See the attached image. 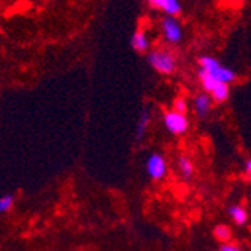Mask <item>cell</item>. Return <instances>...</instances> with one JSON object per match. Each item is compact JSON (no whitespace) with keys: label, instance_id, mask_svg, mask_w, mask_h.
I'll list each match as a JSON object with an SVG mask.
<instances>
[{"label":"cell","instance_id":"6da1fadb","mask_svg":"<svg viewBox=\"0 0 251 251\" xmlns=\"http://www.w3.org/2000/svg\"><path fill=\"white\" fill-rule=\"evenodd\" d=\"M199 70H203L204 73H208L209 75H212L214 78H217L221 83L230 84L236 80V73L229 66H224L218 59H215L214 56H200L199 57Z\"/></svg>","mask_w":251,"mask_h":251},{"label":"cell","instance_id":"7a4b0ae2","mask_svg":"<svg viewBox=\"0 0 251 251\" xmlns=\"http://www.w3.org/2000/svg\"><path fill=\"white\" fill-rule=\"evenodd\" d=\"M148 63L151 65V68L153 71H156L161 75H170L175 73L176 70V56L166 49H155L151 50L146 56Z\"/></svg>","mask_w":251,"mask_h":251},{"label":"cell","instance_id":"3957f363","mask_svg":"<svg viewBox=\"0 0 251 251\" xmlns=\"http://www.w3.org/2000/svg\"><path fill=\"white\" fill-rule=\"evenodd\" d=\"M163 125L166 128V131L170 135L175 137H180L185 135L190 129V119L187 115H182V113L175 111L173 108L164 111L163 115Z\"/></svg>","mask_w":251,"mask_h":251},{"label":"cell","instance_id":"277c9868","mask_svg":"<svg viewBox=\"0 0 251 251\" xmlns=\"http://www.w3.org/2000/svg\"><path fill=\"white\" fill-rule=\"evenodd\" d=\"M169 172L167 161L163 153L152 152L146 159V173L152 180H163Z\"/></svg>","mask_w":251,"mask_h":251},{"label":"cell","instance_id":"5b68a950","mask_svg":"<svg viewBox=\"0 0 251 251\" xmlns=\"http://www.w3.org/2000/svg\"><path fill=\"white\" fill-rule=\"evenodd\" d=\"M161 32H163L164 39L172 45L179 44L182 39V35H184V30H182L179 20L173 15H164L161 18Z\"/></svg>","mask_w":251,"mask_h":251},{"label":"cell","instance_id":"8992f818","mask_svg":"<svg viewBox=\"0 0 251 251\" xmlns=\"http://www.w3.org/2000/svg\"><path fill=\"white\" fill-rule=\"evenodd\" d=\"M212 97L206 92H200L194 97L193 100V108H194V113L197 115V118L200 119H204L206 118L211 110H212Z\"/></svg>","mask_w":251,"mask_h":251},{"label":"cell","instance_id":"52a82bcc","mask_svg":"<svg viewBox=\"0 0 251 251\" xmlns=\"http://www.w3.org/2000/svg\"><path fill=\"white\" fill-rule=\"evenodd\" d=\"M145 2H148L153 9L163 11L166 15L177 17L180 14V11H182L179 0H145Z\"/></svg>","mask_w":251,"mask_h":251},{"label":"cell","instance_id":"ba28073f","mask_svg":"<svg viewBox=\"0 0 251 251\" xmlns=\"http://www.w3.org/2000/svg\"><path fill=\"white\" fill-rule=\"evenodd\" d=\"M129 44L134 51L137 53H149V49H151V42H149V38L146 35V32L143 29H137L131 39H129Z\"/></svg>","mask_w":251,"mask_h":251},{"label":"cell","instance_id":"9c48e42d","mask_svg":"<svg viewBox=\"0 0 251 251\" xmlns=\"http://www.w3.org/2000/svg\"><path fill=\"white\" fill-rule=\"evenodd\" d=\"M176 167H177V172L180 175V177L184 179V180H191L193 176H194V163H193V159L185 155V153H182L177 156L176 159Z\"/></svg>","mask_w":251,"mask_h":251},{"label":"cell","instance_id":"30bf717a","mask_svg":"<svg viewBox=\"0 0 251 251\" xmlns=\"http://www.w3.org/2000/svg\"><path fill=\"white\" fill-rule=\"evenodd\" d=\"M227 211V215L232 218V221L236 224V226H245L248 223V211L241 206V204H229V206L226 208Z\"/></svg>","mask_w":251,"mask_h":251},{"label":"cell","instance_id":"8fae6325","mask_svg":"<svg viewBox=\"0 0 251 251\" xmlns=\"http://www.w3.org/2000/svg\"><path fill=\"white\" fill-rule=\"evenodd\" d=\"M149 122H151V111L148 107H145L140 113V118L137 121V126H135V140L140 142L143 140V137L148 131V126H149Z\"/></svg>","mask_w":251,"mask_h":251},{"label":"cell","instance_id":"7c38bea8","mask_svg":"<svg viewBox=\"0 0 251 251\" xmlns=\"http://www.w3.org/2000/svg\"><path fill=\"white\" fill-rule=\"evenodd\" d=\"M212 236L220 244H227V242H230L233 233H232V229L227 224H217L212 230Z\"/></svg>","mask_w":251,"mask_h":251},{"label":"cell","instance_id":"4fadbf2b","mask_svg":"<svg viewBox=\"0 0 251 251\" xmlns=\"http://www.w3.org/2000/svg\"><path fill=\"white\" fill-rule=\"evenodd\" d=\"M229 95H230V84H226V83H221L220 86H217L214 89V92L211 94L214 102H217V104L226 102L229 100Z\"/></svg>","mask_w":251,"mask_h":251},{"label":"cell","instance_id":"5bb4252c","mask_svg":"<svg viewBox=\"0 0 251 251\" xmlns=\"http://www.w3.org/2000/svg\"><path fill=\"white\" fill-rule=\"evenodd\" d=\"M14 203H15L14 194H11V193L3 194L0 197V214H8L14 208Z\"/></svg>","mask_w":251,"mask_h":251},{"label":"cell","instance_id":"9a60e30c","mask_svg":"<svg viewBox=\"0 0 251 251\" xmlns=\"http://www.w3.org/2000/svg\"><path fill=\"white\" fill-rule=\"evenodd\" d=\"M172 108L177 113H182V115H187L188 113V101L185 97H176L172 102Z\"/></svg>","mask_w":251,"mask_h":251},{"label":"cell","instance_id":"2e32d148","mask_svg":"<svg viewBox=\"0 0 251 251\" xmlns=\"http://www.w3.org/2000/svg\"><path fill=\"white\" fill-rule=\"evenodd\" d=\"M218 251H242V248L238 244L233 242H227V244H221Z\"/></svg>","mask_w":251,"mask_h":251},{"label":"cell","instance_id":"e0dca14e","mask_svg":"<svg viewBox=\"0 0 251 251\" xmlns=\"http://www.w3.org/2000/svg\"><path fill=\"white\" fill-rule=\"evenodd\" d=\"M244 169H245V175L251 179V158L245 161V167Z\"/></svg>","mask_w":251,"mask_h":251},{"label":"cell","instance_id":"ac0fdd59","mask_svg":"<svg viewBox=\"0 0 251 251\" xmlns=\"http://www.w3.org/2000/svg\"><path fill=\"white\" fill-rule=\"evenodd\" d=\"M250 197H251V190H250Z\"/></svg>","mask_w":251,"mask_h":251}]
</instances>
